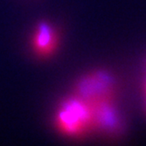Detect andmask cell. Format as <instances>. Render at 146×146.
<instances>
[{"label":"cell","mask_w":146,"mask_h":146,"mask_svg":"<svg viewBox=\"0 0 146 146\" xmlns=\"http://www.w3.org/2000/svg\"><path fill=\"white\" fill-rule=\"evenodd\" d=\"M114 80L107 72L96 71L82 76L76 84L75 96L89 105L113 100Z\"/></svg>","instance_id":"2"},{"label":"cell","mask_w":146,"mask_h":146,"mask_svg":"<svg viewBox=\"0 0 146 146\" xmlns=\"http://www.w3.org/2000/svg\"><path fill=\"white\" fill-rule=\"evenodd\" d=\"M58 43L55 29L48 22L37 24L32 38V48L36 56L48 58L55 52Z\"/></svg>","instance_id":"4"},{"label":"cell","mask_w":146,"mask_h":146,"mask_svg":"<svg viewBox=\"0 0 146 146\" xmlns=\"http://www.w3.org/2000/svg\"><path fill=\"white\" fill-rule=\"evenodd\" d=\"M94 130L97 129L106 134H115L120 129L119 115L114 108L112 100L102 101L91 104Z\"/></svg>","instance_id":"3"},{"label":"cell","mask_w":146,"mask_h":146,"mask_svg":"<svg viewBox=\"0 0 146 146\" xmlns=\"http://www.w3.org/2000/svg\"><path fill=\"white\" fill-rule=\"evenodd\" d=\"M59 132L68 137L81 138L94 130L91 106L73 95L62 102L54 118Z\"/></svg>","instance_id":"1"}]
</instances>
